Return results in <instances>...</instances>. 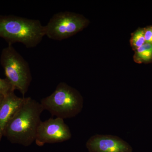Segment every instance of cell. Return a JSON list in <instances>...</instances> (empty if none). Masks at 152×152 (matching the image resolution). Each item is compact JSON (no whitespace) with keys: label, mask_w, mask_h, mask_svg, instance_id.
<instances>
[{"label":"cell","mask_w":152,"mask_h":152,"mask_svg":"<svg viewBox=\"0 0 152 152\" xmlns=\"http://www.w3.org/2000/svg\"><path fill=\"white\" fill-rule=\"evenodd\" d=\"M5 96L2 94H0V106H1V104H2L4 99Z\"/></svg>","instance_id":"cell-13"},{"label":"cell","mask_w":152,"mask_h":152,"mask_svg":"<svg viewBox=\"0 0 152 152\" xmlns=\"http://www.w3.org/2000/svg\"><path fill=\"white\" fill-rule=\"evenodd\" d=\"M0 61L6 79L14 90H18L23 97H25L32 79L27 62L16 50L12 44H9L7 47L3 49Z\"/></svg>","instance_id":"cell-4"},{"label":"cell","mask_w":152,"mask_h":152,"mask_svg":"<svg viewBox=\"0 0 152 152\" xmlns=\"http://www.w3.org/2000/svg\"><path fill=\"white\" fill-rule=\"evenodd\" d=\"M134 61L138 64L152 62V43L145 44L135 51Z\"/></svg>","instance_id":"cell-9"},{"label":"cell","mask_w":152,"mask_h":152,"mask_svg":"<svg viewBox=\"0 0 152 152\" xmlns=\"http://www.w3.org/2000/svg\"><path fill=\"white\" fill-rule=\"evenodd\" d=\"M24 98L17 96L14 91L5 96L0 106V141L4 137L6 127L20 107Z\"/></svg>","instance_id":"cell-8"},{"label":"cell","mask_w":152,"mask_h":152,"mask_svg":"<svg viewBox=\"0 0 152 152\" xmlns=\"http://www.w3.org/2000/svg\"><path fill=\"white\" fill-rule=\"evenodd\" d=\"M40 103L44 110L64 119L75 117L82 111L84 100L77 90L61 82L51 94L42 99Z\"/></svg>","instance_id":"cell-3"},{"label":"cell","mask_w":152,"mask_h":152,"mask_svg":"<svg viewBox=\"0 0 152 152\" xmlns=\"http://www.w3.org/2000/svg\"><path fill=\"white\" fill-rule=\"evenodd\" d=\"M45 36V26L39 20L0 16V37L9 44L20 43L28 48H34L40 43Z\"/></svg>","instance_id":"cell-2"},{"label":"cell","mask_w":152,"mask_h":152,"mask_svg":"<svg viewBox=\"0 0 152 152\" xmlns=\"http://www.w3.org/2000/svg\"><path fill=\"white\" fill-rule=\"evenodd\" d=\"M44 110L40 103L31 97L24 100L6 128L4 135L11 142L28 146L35 142Z\"/></svg>","instance_id":"cell-1"},{"label":"cell","mask_w":152,"mask_h":152,"mask_svg":"<svg viewBox=\"0 0 152 152\" xmlns=\"http://www.w3.org/2000/svg\"><path fill=\"white\" fill-rule=\"evenodd\" d=\"M88 23V20L82 15L59 12L54 15L45 26V35L54 40H63L81 31Z\"/></svg>","instance_id":"cell-5"},{"label":"cell","mask_w":152,"mask_h":152,"mask_svg":"<svg viewBox=\"0 0 152 152\" xmlns=\"http://www.w3.org/2000/svg\"><path fill=\"white\" fill-rule=\"evenodd\" d=\"M131 47L135 51L145 43L144 37V28H139L132 34L130 40Z\"/></svg>","instance_id":"cell-10"},{"label":"cell","mask_w":152,"mask_h":152,"mask_svg":"<svg viewBox=\"0 0 152 152\" xmlns=\"http://www.w3.org/2000/svg\"><path fill=\"white\" fill-rule=\"evenodd\" d=\"M14 91L15 90L7 79L0 78V94L6 96Z\"/></svg>","instance_id":"cell-11"},{"label":"cell","mask_w":152,"mask_h":152,"mask_svg":"<svg viewBox=\"0 0 152 152\" xmlns=\"http://www.w3.org/2000/svg\"><path fill=\"white\" fill-rule=\"evenodd\" d=\"M89 152H132V146L120 137L111 135L96 134L87 141Z\"/></svg>","instance_id":"cell-7"},{"label":"cell","mask_w":152,"mask_h":152,"mask_svg":"<svg viewBox=\"0 0 152 152\" xmlns=\"http://www.w3.org/2000/svg\"><path fill=\"white\" fill-rule=\"evenodd\" d=\"M144 37L145 43H152V26L144 28Z\"/></svg>","instance_id":"cell-12"},{"label":"cell","mask_w":152,"mask_h":152,"mask_svg":"<svg viewBox=\"0 0 152 152\" xmlns=\"http://www.w3.org/2000/svg\"><path fill=\"white\" fill-rule=\"evenodd\" d=\"M72 133L67 125L61 118L49 119L41 121L36 134L35 142L39 146L46 144L66 141L72 138Z\"/></svg>","instance_id":"cell-6"}]
</instances>
